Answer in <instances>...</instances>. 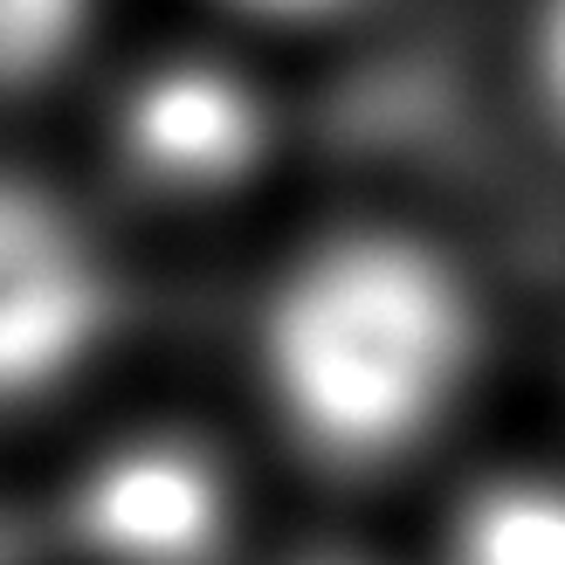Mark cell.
I'll list each match as a JSON object with an SVG mask.
<instances>
[{
    "label": "cell",
    "mask_w": 565,
    "mask_h": 565,
    "mask_svg": "<svg viewBox=\"0 0 565 565\" xmlns=\"http://www.w3.org/2000/svg\"><path fill=\"white\" fill-rule=\"evenodd\" d=\"M276 420L331 462H386L435 435L476 365L462 276L407 235H338L276 276L256 324Z\"/></svg>",
    "instance_id": "1"
},
{
    "label": "cell",
    "mask_w": 565,
    "mask_h": 565,
    "mask_svg": "<svg viewBox=\"0 0 565 565\" xmlns=\"http://www.w3.org/2000/svg\"><path fill=\"white\" fill-rule=\"evenodd\" d=\"M110 282L104 242L63 193L0 173V401L70 380L104 345Z\"/></svg>",
    "instance_id": "2"
},
{
    "label": "cell",
    "mask_w": 565,
    "mask_h": 565,
    "mask_svg": "<svg viewBox=\"0 0 565 565\" xmlns=\"http://www.w3.org/2000/svg\"><path fill=\"white\" fill-rule=\"evenodd\" d=\"M228 476L186 435H125L90 456L70 524L104 565H207L228 539Z\"/></svg>",
    "instance_id": "3"
},
{
    "label": "cell",
    "mask_w": 565,
    "mask_h": 565,
    "mask_svg": "<svg viewBox=\"0 0 565 565\" xmlns=\"http://www.w3.org/2000/svg\"><path fill=\"white\" fill-rule=\"evenodd\" d=\"M269 110L235 63L214 55H159L131 76L118 104V146L152 186L214 193L263 159Z\"/></svg>",
    "instance_id": "4"
},
{
    "label": "cell",
    "mask_w": 565,
    "mask_h": 565,
    "mask_svg": "<svg viewBox=\"0 0 565 565\" xmlns=\"http://www.w3.org/2000/svg\"><path fill=\"white\" fill-rule=\"evenodd\" d=\"M448 565H565V476L511 469L462 497Z\"/></svg>",
    "instance_id": "5"
},
{
    "label": "cell",
    "mask_w": 565,
    "mask_h": 565,
    "mask_svg": "<svg viewBox=\"0 0 565 565\" xmlns=\"http://www.w3.org/2000/svg\"><path fill=\"white\" fill-rule=\"evenodd\" d=\"M90 0H0V83H35L76 49Z\"/></svg>",
    "instance_id": "6"
},
{
    "label": "cell",
    "mask_w": 565,
    "mask_h": 565,
    "mask_svg": "<svg viewBox=\"0 0 565 565\" xmlns=\"http://www.w3.org/2000/svg\"><path fill=\"white\" fill-rule=\"evenodd\" d=\"M531 76L565 131V0H539V14H531Z\"/></svg>",
    "instance_id": "7"
},
{
    "label": "cell",
    "mask_w": 565,
    "mask_h": 565,
    "mask_svg": "<svg viewBox=\"0 0 565 565\" xmlns=\"http://www.w3.org/2000/svg\"><path fill=\"white\" fill-rule=\"evenodd\" d=\"M242 14H263V21H310V14H331L345 8V0H228Z\"/></svg>",
    "instance_id": "8"
}]
</instances>
